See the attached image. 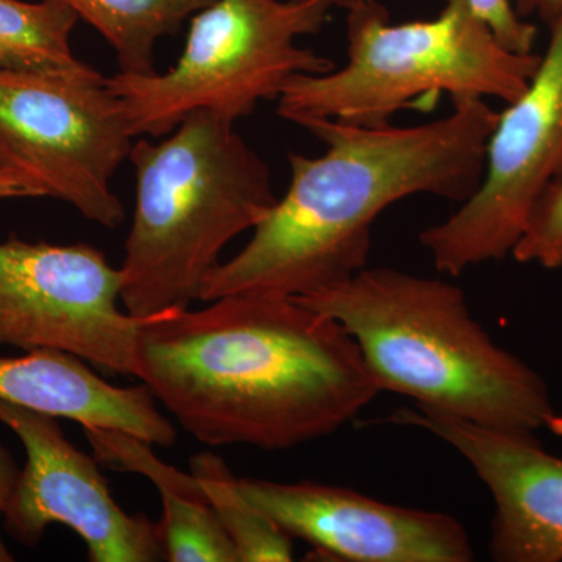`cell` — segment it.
Returning <instances> with one entry per match:
<instances>
[{"instance_id": "11", "label": "cell", "mask_w": 562, "mask_h": 562, "mask_svg": "<svg viewBox=\"0 0 562 562\" xmlns=\"http://www.w3.org/2000/svg\"><path fill=\"white\" fill-rule=\"evenodd\" d=\"M238 490L281 530L317 552L351 562H469L471 538L443 513L405 508L346 487L236 479Z\"/></svg>"}, {"instance_id": "6", "label": "cell", "mask_w": 562, "mask_h": 562, "mask_svg": "<svg viewBox=\"0 0 562 562\" xmlns=\"http://www.w3.org/2000/svg\"><path fill=\"white\" fill-rule=\"evenodd\" d=\"M331 0H214L191 18L184 49L166 72L109 77L133 135L157 139L194 111L236 124L258 103L279 101L295 76L335 68L330 58L299 47L321 32Z\"/></svg>"}, {"instance_id": "12", "label": "cell", "mask_w": 562, "mask_h": 562, "mask_svg": "<svg viewBox=\"0 0 562 562\" xmlns=\"http://www.w3.org/2000/svg\"><path fill=\"white\" fill-rule=\"evenodd\" d=\"M390 420L442 439L486 484L495 502L492 560L562 561V460L547 453L535 432L483 427L416 405Z\"/></svg>"}, {"instance_id": "24", "label": "cell", "mask_w": 562, "mask_h": 562, "mask_svg": "<svg viewBox=\"0 0 562 562\" xmlns=\"http://www.w3.org/2000/svg\"><path fill=\"white\" fill-rule=\"evenodd\" d=\"M333 7L351 11L361 9V7L369 5V3L376 2V0H331Z\"/></svg>"}, {"instance_id": "13", "label": "cell", "mask_w": 562, "mask_h": 562, "mask_svg": "<svg viewBox=\"0 0 562 562\" xmlns=\"http://www.w3.org/2000/svg\"><path fill=\"white\" fill-rule=\"evenodd\" d=\"M0 401L79 422L81 427L127 432L151 446L177 441L176 428L146 384L114 386L68 351L36 349L24 357L0 358Z\"/></svg>"}, {"instance_id": "3", "label": "cell", "mask_w": 562, "mask_h": 562, "mask_svg": "<svg viewBox=\"0 0 562 562\" xmlns=\"http://www.w3.org/2000/svg\"><path fill=\"white\" fill-rule=\"evenodd\" d=\"M295 299L346 328L380 390L420 408L524 432L558 416L542 376L491 338L457 284L366 266Z\"/></svg>"}, {"instance_id": "23", "label": "cell", "mask_w": 562, "mask_h": 562, "mask_svg": "<svg viewBox=\"0 0 562 562\" xmlns=\"http://www.w3.org/2000/svg\"><path fill=\"white\" fill-rule=\"evenodd\" d=\"M40 198L27 181L16 173L0 169V199H32Z\"/></svg>"}, {"instance_id": "15", "label": "cell", "mask_w": 562, "mask_h": 562, "mask_svg": "<svg viewBox=\"0 0 562 562\" xmlns=\"http://www.w3.org/2000/svg\"><path fill=\"white\" fill-rule=\"evenodd\" d=\"M79 21L60 0H0V70L52 72L79 65L70 47Z\"/></svg>"}, {"instance_id": "4", "label": "cell", "mask_w": 562, "mask_h": 562, "mask_svg": "<svg viewBox=\"0 0 562 562\" xmlns=\"http://www.w3.org/2000/svg\"><path fill=\"white\" fill-rule=\"evenodd\" d=\"M236 124L194 111L168 138L133 143L135 213L121 302L136 319L188 308L236 236L276 205L271 171Z\"/></svg>"}, {"instance_id": "17", "label": "cell", "mask_w": 562, "mask_h": 562, "mask_svg": "<svg viewBox=\"0 0 562 562\" xmlns=\"http://www.w3.org/2000/svg\"><path fill=\"white\" fill-rule=\"evenodd\" d=\"M158 531L165 560L171 562H239L231 538L209 501L160 492Z\"/></svg>"}, {"instance_id": "8", "label": "cell", "mask_w": 562, "mask_h": 562, "mask_svg": "<svg viewBox=\"0 0 562 562\" xmlns=\"http://www.w3.org/2000/svg\"><path fill=\"white\" fill-rule=\"evenodd\" d=\"M527 90L487 139L479 187L449 220L420 233L436 269L460 276L512 255L536 201L562 176V14Z\"/></svg>"}, {"instance_id": "5", "label": "cell", "mask_w": 562, "mask_h": 562, "mask_svg": "<svg viewBox=\"0 0 562 562\" xmlns=\"http://www.w3.org/2000/svg\"><path fill=\"white\" fill-rule=\"evenodd\" d=\"M347 60L324 74H301L281 92L283 120H336L386 127L397 111L435 102L516 101L541 55L506 49L462 0H447L428 21L392 24L376 0L347 11Z\"/></svg>"}, {"instance_id": "9", "label": "cell", "mask_w": 562, "mask_h": 562, "mask_svg": "<svg viewBox=\"0 0 562 562\" xmlns=\"http://www.w3.org/2000/svg\"><path fill=\"white\" fill-rule=\"evenodd\" d=\"M122 277L87 243H0V346L68 351L101 371L136 373L143 319L120 308Z\"/></svg>"}, {"instance_id": "1", "label": "cell", "mask_w": 562, "mask_h": 562, "mask_svg": "<svg viewBox=\"0 0 562 562\" xmlns=\"http://www.w3.org/2000/svg\"><path fill=\"white\" fill-rule=\"evenodd\" d=\"M143 319L136 379L192 438L286 450L341 430L382 392L360 347L295 297L225 295Z\"/></svg>"}, {"instance_id": "25", "label": "cell", "mask_w": 562, "mask_h": 562, "mask_svg": "<svg viewBox=\"0 0 562 562\" xmlns=\"http://www.w3.org/2000/svg\"><path fill=\"white\" fill-rule=\"evenodd\" d=\"M549 428L553 432H557V435L562 436V417L561 416L554 417V419H553L552 424H550Z\"/></svg>"}, {"instance_id": "21", "label": "cell", "mask_w": 562, "mask_h": 562, "mask_svg": "<svg viewBox=\"0 0 562 562\" xmlns=\"http://www.w3.org/2000/svg\"><path fill=\"white\" fill-rule=\"evenodd\" d=\"M20 468L14 460L10 450L0 441V520H2L3 512H5L7 502H9L11 492L14 490V484L20 476ZM14 561L9 547L3 541L2 532H0V562Z\"/></svg>"}, {"instance_id": "18", "label": "cell", "mask_w": 562, "mask_h": 562, "mask_svg": "<svg viewBox=\"0 0 562 562\" xmlns=\"http://www.w3.org/2000/svg\"><path fill=\"white\" fill-rule=\"evenodd\" d=\"M95 460L114 471L139 473L155 484L158 492H177L195 501H209L194 473H184L162 462L151 443L127 432L83 427Z\"/></svg>"}, {"instance_id": "10", "label": "cell", "mask_w": 562, "mask_h": 562, "mask_svg": "<svg viewBox=\"0 0 562 562\" xmlns=\"http://www.w3.org/2000/svg\"><path fill=\"white\" fill-rule=\"evenodd\" d=\"M0 422L20 438L27 461L3 512V530L38 546L49 525L80 536L92 562L165 560L158 524L117 505L99 462L66 439L57 417L0 401Z\"/></svg>"}, {"instance_id": "7", "label": "cell", "mask_w": 562, "mask_h": 562, "mask_svg": "<svg viewBox=\"0 0 562 562\" xmlns=\"http://www.w3.org/2000/svg\"><path fill=\"white\" fill-rule=\"evenodd\" d=\"M131 122L109 77L80 61L52 72L0 70V169L68 203L87 221L120 227L111 187L133 147Z\"/></svg>"}, {"instance_id": "19", "label": "cell", "mask_w": 562, "mask_h": 562, "mask_svg": "<svg viewBox=\"0 0 562 562\" xmlns=\"http://www.w3.org/2000/svg\"><path fill=\"white\" fill-rule=\"evenodd\" d=\"M522 265L543 269L562 266V176L536 201L519 241L512 251Z\"/></svg>"}, {"instance_id": "20", "label": "cell", "mask_w": 562, "mask_h": 562, "mask_svg": "<svg viewBox=\"0 0 562 562\" xmlns=\"http://www.w3.org/2000/svg\"><path fill=\"white\" fill-rule=\"evenodd\" d=\"M483 21L506 49L532 54L538 29L514 10L513 0H462Z\"/></svg>"}, {"instance_id": "2", "label": "cell", "mask_w": 562, "mask_h": 562, "mask_svg": "<svg viewBox=\"0 0 562 562\" xmlns=\"http://www.w3.org/2000/svg\"><path fill=\"white\" fill-rule=\"evenodd\" d=\"M497 120L498 111L473 99L414 127L299 122L327 150L321 157L290 151L286 194L249 244L206 276L198 301L250 292L299 297L350 279L368 266L372 225L387 206L416 194L471 198Z\"/></svg>"}, {"instance_id": "22", "label": "cell", "mask_w": 562, "mask_h": 562, "mask_svg": "<svg viewBox=\"0 0 562 562\" xmlns=\"http://www.w3.org/2000/svg\"><path fill=\"white\" fill-rule=\"evenodd\" d=\"M514 10L522 20L538 16L546 25L562 14V0H513Z\"/></svg>"}, {"instance_id": "14", "label": "cell", "mask_w": 562, "mask_h": 562, "mask_svg": "<svg viewBox=\"0 0 562 562\" xmlns=\"http://www.w3.org/2000/svg\"><path fill=\"white\" fill-rule=\"evenodd\" d=\"M116 54L120 72L150 76L155 47L214 0H60Z\"/></svg>"}, {"instance_id": "16", "label": "cell", "mask_w": 562, "mask_h": 562, "mask_svg": "<svg viewBox=\"0 0 562 562\" xmlns=\"http://www.w3.org/2000/svg\"><path fill=\"white\" fill-rule=\"evenodd\" d=\"M191 469L235 546L239 562L292 561L291 536L244 498L236 476L222 458L211 452L194 454Z\"/></svg>"}]
</instances>
